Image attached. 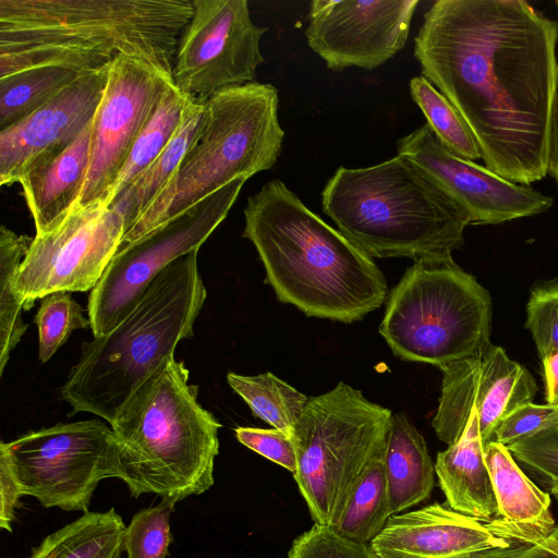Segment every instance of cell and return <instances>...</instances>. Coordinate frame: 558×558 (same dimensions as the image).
<instances>
[{
  "label": "cell",
  "instance_id": "cell-1",
  "mask_svg": "<svg viewBox=\"0 0 558 558\" xmlns=\"http://www.w3.org/2000/svg\"><path fill=\"white\" fill-rule=\"evenodd\" d=\"M558 21L522 0H437L414 38L422 75L452 104L486 168L530 185L548 174Z\"/></svg>",
  "mask_w": 558,
  "mask_h": 558
},
{
  "label": "cell",
  "instance_id": "cell-2",
  "mask_svg": "<svg viewBox=\"0 0 558 558\" xmlns=\"http://www.w3.org/2000/svg\"><path fill=\"white\" fill-rule=\"evenodd\" d=\"M192 13V0H0V78L39 66L94 71L121 54L172 74Z\"/></svg>",
  "mask_w": 558,
  "mask_h": 558
},
{
  "label": "cell",
  "instance_id": "cell-3",
  "mask_svg": "<svg viewBox=\"0 0 558 558\" xmlns=\"http://www.w3.org/2000/svg\"><path fill=\"white\" fill-rule=\"evenodd\" d=\"M242 236L265 267L281 303L306 316L350 324L387 299L373 258L307 208L279 179L265 183L244 208Z\"/></svg>",
  "mask_w": 558,
  "mask_h": 558
},
{
  "label": "cell",
  "instance_id": "cell-4",
  "mask_svg": "<svg viewBox=\"0 0 558 558\" xmlns=\"http://www.w3.org/2000/svg\"><path fill=\"white\" fill-rule=\"evenodd\" d=\"M324 213L369 257L453 263L469 213L426 171L397 155L357 169L339 167L322 192Z\"/></svg>",
  "mask_w": 558,
  "mask_h": 558
},
{
  "label": "cell",
  "instance_id": "cell-5",
  "mask_svg": "<svg viewBox=\"0 0 558 558\" xmlns=\"http://www.w3.org/2000/svg\"><path fill=\"white\" fill-rule=\"evenodd\" d=\"M198 251L165 268L136 307L109 333L83 342L81 355L61 387L72 411L111 424L135 390L166 361L178 343L193 336L207 292Z\"/></svg>",
  "mask_w": 558,
  "mask_h": 558
},
{
  "label": "cell",
  "instance_id": "cell-6",
  "mask_svg": "<svg viewBox=\"0 0 558 558\" xmlns=\"http://www.w3.org/2000/svg\"><path fill=\"white\" fill-rule=\"evenodd\" d=\"M189 371L174 357L162 363L110 424L119 478L133 498L156 494L181 501L214 485L221 424L197 401Z\"/></svg>",
  "mask_w": 558,
  "mask_h": 558
},
{
  "label": "cell",
  "instance_id": "cell-7",
  "mask_svg": "<svg viewBox=\"0 0 558 558\" xmlns=\"http://www.w3.org/2000/svg\"><path fill=\"white\" fill-rule=\"evenodd\" d=\"M278 106V89L268 83L253 81L213 95L194 144L163 191L124 233L118 251L231 181L270 169L284 138Z\"/></svg>",
  "mask_w": 558,
  "mask_h": 558
},
{
  "label": "cell",
  "instance_id": "cell-8",
  "mask_svg": "<svg viewBox=\"0 0 558 558\" xmlns=\"http://www.w3.org/2000/svg\"><path fill=\"white\" fill-rule=\"evenodd\" d=\"M392 413L339 383L308 399L292 434L293 474L315 524L333 529L386 446Z\"/></svg>",
  "mask_w": 558,
  "mask_h": 558
},
{
  "label": "cell",
  "instance_id": "cell-9",
  "mask_svg": "<svg viewBox=\"0 0 558 558\" xmlns=\"http://www.w3.org/2000/svg\"><path fill=\"white\" fill-rule=\"evenodd\" d=\"M488 291L454 262L420 263L390 291L379 332L396 356L438 367L490 344Z\"/></svg>",
  "mask_w": 558,
  "mask_h": 558
},
{
  "label": "cell",
  "instance_id": "cell-10",
  "mask_svg": "<svg viewBox=\"0 0 558 558\" xmlns=\"http://www.w3.org/2000/svg\"><path fill=\"white\" fill-rule=\"evenodd\" d=\"M22 495L44 508L87 512L104 478H119L111 426L93 418L58 423L0 444Z\"/></svg>",
  "mask_w": 558,
  "mask_h": 558
},
{
  "label": "cell",
  "instance_id": "cell-11",
  "mask_svg": "<svg viewBox=\"0 0 558 558\" xmlns=\"http://www.w3.org/2000/svg\"><path fill=\"white\" fill-rule=\"evenodd\" d=\"M247 178H238L187 210L117 251L90 291L94 337L109 333L136 307L151 281L178 258L198 251L225 220Z\"/></svg>",
  "mask_w": 558,
  "mask_h": 558
},
{
  "label": "cell",
  "instance_id": "cell-12",
  "mask_svg": "<svg viewBox=\"0 0 558 558\" xmlns=\"http://www.w3.org/2000/svg\"><path fill=\"white\" fill-rule=\"evenodd\" d=\"M193 13L175 50L172 81L192 99L206 101L218 92L253 82L265 62L266 27L253 23L246 0H192Z\"/></svg>",
  "mask_w": 558,
  "mask_h": 558
},
{
  "label": "cell",
  "instance_id": "cell-13",
  "mask_svg": "<svg viewBox=\"0 0 558 558\" xmlns=\"http://www.w3.org/2000/svg\"><path fill=\"white\" fill-rule=\"evenodd\" d=\"M122 216L106 205L73 210L56 230L35 235L21 263L14 291L28 311L58 291H92L124 235Z\"/></svg>",
  "mask_w": 558,
  "mask_h": 558
},
{
  "label": "cell",
  "instance_id": "cell-14",
  "mask_svg": "<svg viewBox=\"0 0 558 558\" xmlns=\"http://www.w3.org/2000/svg\"><path fill=\"white\" fill-rule=\"evenodd\" d=\"M172 82L171 74L135 57L121 54L111 62L93 119L87 175L73 210L109 207L114 183L137 135Z\"/></svg>",
  "mask_w": 558,
  "mask_h": 558
},
{
  "label": "cell",
  "instance_id": "cell-15",
  "mask_svg": "<svg viewBox=\"0 0 558 558\" xmlns=\"http://www.w3.org/2000/svg\"><path fill=\"white\" fill-rule=\"evenodd\" d=\"M439 368L441 393L432 426L448 446L459 439L475 411L485 447L499 422L521 404L533 402L537 392L532 374L492 343Z\"/></svg>",
  "mask_w": 558,
  "mask_h": 558
},
{
  "label": "cell",
  "instance_id": "cell-16",
  "mask_svg": "<svg viewBox=\"0 0 558 558\" xmlns=\"http://www.w3.org/2000/svg\"><path fill=\"white\" fill-rule=\"evenodd\" d=\"M536 543L501 518L483 521L434 502L391 515L369 547L377 558H515Z\"/></svg>",
  "mask_w": 558,
  "mask_h": 558
},
{
  "label": "cell",
  "instance_id": "cell-17",
  "mask_svg": "<svg viewBox=\"0 0 558 558\" xmlns=\"http://www.w3.org/2000/svg\"><path fill=\"white\" fill-rule=\"evenodd\" d=\"M418 0H313L305 36L331 71L375 70L405 46Z\"/></svg>",
  "mask_w": 558,
  "mask_h": 558
},
{
  "label": "cell",
  "instance_id": "cell-18",
  "mask_svg": "<svg viewBox=\"0 0 558 558\" xmlns=\"http://www.w3.org/2000/svg\"><path fill=\"white\" fill-rule=\"evenodd\" d=\"M401 155L426 171L470 215L475 225H498L547 211L553 198L530 185L506 180L449 151L425 123L397 142Z\"/></svg>",
  "mask_w": 558,
  "mask_h": 558
},
{
  "label": "cell",
  "instance_id": "cell-19",
  "mask_svg": "<svg viewBox=\"0 0 558 558\" xmlns=\"http://www.w3.org/2000/svg\"><path fill=\"white\" fill-rule=\"evenodd\" d=\"M109 65L81 73L47 104L0 131L2 186L19 183L28 171L68 147L89 125L107 85Z\"/></svg>",
  "mask_w": 558,
  "mask_h": 558
},
{
  "label": "cell",
  "instance_id": "cell-20",
  "mask_svg": "<svg viewBox=\"0 0 558 558\" xmlns=\"http://www.w3.org/2000/svg\"><path fill=\"white\" fill-rule=\"evenodd\" d=\"M92 136L93 121L68 147L20 180L36 235L56 230L74 209L89 167Z\"/></svg>",
  "mask_w": 558,
  "mask_h": 558
},
{
  "label": "cell",
  "instance_id": "cell-21",
  "mask_svg": "<svg viewBox=\"0 0 558 558\" xmlns=\"http://www.w3.org/2000/svg\"><path fill=\"white\" fill-rule=\"evenodd\" d=\"M435 473L451 509L483 521L498 518L475 411H472L459 439L438 452Z\"/></svg>",
  "mask_w": 558,
  "mask_h": 558
},
{
  "label": "cell",
  "instance_id": "cell-22",
  "mask_svg": "<svg viewBox=\"0 0 558 558\" xmlns=\"http://www.w3.org/2000/svg\"><path fill=\"white\" fill-rule=\"evenodd\" d=\"M485 462L498 506V518L533 535L538 542L556 526L550 494L541 489L519 466L508 448L497 441L484 447Z\"/></svg>",
  "mask_w": 558,
  "mask_h": 558
},
{
  "label": "cell",
  "instance_id": "cell-23",
  "mask_svg": "<svg viewBox=\"0 0 558 558\" xmlns=\"http://www.w3.org/2000/svg\"><path fill=\"white\" fill-rule=\"evenodd\" d=\"M385 465L391 514L426 500L435 486V463L424 437L403 413L392 414Z\"/></svg>",
  "mask_w": 558,
  "mask_h": 558
},
{
  "label": "cell",
  "instance_id": "cell-24",
  "mask_svg": "<svg viewBox=\"0 0 558 558\" xmlns=\"http://www.w3.org/2000/svg\"><path fill=\"white\" fill-rule=\"evenodd\" d=\"M206 101L189 100L181 124L163 151L110 204L109 208L118 211L123 218L124 233L138 220L173 178L183 157L199 133Z\"/></svg>",
  "mask_w": 558,
  "mask_h": 558
},
{
  "label": "cell",
  "instance_id": "cell-25",
  "mask_svg": "<svg viewBox=\"0 0 558 558\" xmlns=\"http://www.w3.org/2000/svg\"><path fill=\"white\" fill-rule=\"evenodd\" d=\"M125 529L114 508L87 511L46 536L29 558H122Z\"/></svg>",
  "mask_w": 558,
  "mask_h": 558
},
{
  "label": "cell",
  "instance_id": "cell-26",
  "mask_svg": "<svg viewBox=\"0 0 558 558\" xmlns=\"http://www.w3.org/2000/svg\"><path fill=\"white\" fill-rule=\"evenodd\" d=\"M190 99L173 82L168 85L131 148L114 183L110 204L163 151L179 129Z\"/></svg>",
  "mask_w": 558,
  "mask_h": 558
},
{
  "label": "cell",
  "instance_id": "cell-27",
  "mask_svg": "<svg viewBox=\"0 0 558 558\" xmlns=\"http://www.w3.org/2000/svg\"><path fill=\"white\" fill-rule=\"evenodd\" d=\"M227 381L256 417L292 438L308 397L267 372L256 376L228 373Z\"/></svg>",
  "mask_w": 558,
  "mask_h": 558
},
{
  "label": "cell",
  "instance_id": "cell-28",
  "mask_svg": "<svg viewBox=\"0 0 558 558\" xmlns=\"http://www.w3.org/2000/svg\"><path fill=\"white\" fill-rule=\"evenodd\" d=\"M385 448L356 486L339 523L332 529L350 541L369 544L392 515L385 465Z\"/></svg>",
  "mask_w": 558,
  "mask_h": 558
},
{
  "label": "cell",
  "instance_id": "cell-29",
  "mask_svg": "<svg viewBox=\"0 0 558 558\" xmlns=\"http://www.w3.org/2000/svg\"><path fill=\"white\" fill-rule=\"evenodd\" d=\"M80 74L61 66H39L0 78V131L32 114Z\"/></svg>",
  "mask_w": 558,
  "mask_h": 558
},
{
  "label": "cell",
  "instance_id": "cell-30",
  "mask_svg": "<svg viewBox=\"0 0 558 558\" xmlns=\"http://www.w3.org/2000/svg\"><path fill=\"white\" fill-rule=\"evenodd\" d=\"M32 242L33 238L0 227V375L28 327L22 319L24 307L13 286Z\"/></svg>",
  "mask_w": 558,
  "mask_h": 558
},
{
  "label": "cell",
  "instance_id": "cell-31",
  "mask_svg": "<svg viewBox=\"0 0 558 558\" xmlns=\"http://www.w3.org/2000/svg\"><path fill=\"white\" fill-rule=\"evenodd\" d=\"M413 101L421 108L440 143L453 155L474 161L481 150L468 124L452 104L423 75L410 81Z\"/></svg>",
  "mask_w": 558,
  "mask_h": 558
},
{
  "label": "cell",
  "instance_id": "cell-32",
  "mask_svg": "<svg viewBox=\"0 0 558 558\" xmlns=\"http://www.w3.org/2000/svg\"><path fill=\"white\" fill-rule=\"evenodd\" d=\"M34 323L38 328V356L41 363L52 357L73 330L92 327L89 318L83 316L82 306L66 291L41 298Z\"/></svg>",
  "mask_w": 558,
  "mask_h": 558
},
{
  "label": "cell",
  "instance_id": "cell-33",
  "mask_svg": "<svg viewBox=\"0 0 558 558\" xmlns=\"http://www.w3.org/2000/svg\"><path fill=\"white\" fill-rule=\"evenodd\" d=\"M175 500L162 498L154 507L137 511L126 526L123 545L128 558H166L172 542L170 515Z\"/></svg>",
  "mask_w": 558,
  "mask_h": 558
},
{
  "label": "cell",
  "instance_id": "cell-34",
  "mask_svg": "<svg viewBox=\"0 0 558 558\" xmlns=\"http://www.w3.org/2000/svg\"><path fill=\"white\" fill-rule=\"evenodd\" d=\"M525 328L541 360L558 352V277L542 281L531 290Z\"/></svg>",
  "mask_w": 558,
  "mask_h": 558
},
{
  "label": "cell",
  "instance_id": "cell-35",
  "mask_svg": "<svg viewBox=\"0 0 558 558\" xmlns=\"http://www.w3.org/2000/svg\"><path fill=\"white\" fill-rule=\"evenodd\" d=\"M288 558H377L369 544L350 541L331 527L314 524L298 536Z\"/></svg>",
  "mask_w": 558,
  "mask_h": 558
},
{
  "label": "cell",
  "instance_id": "cell-36",
  "mask_svg": "<svg viewBox=\"0 0 558 558\" xmlns=\"http://www.w3.org/2000/svg\"><path fill=\"white\" fill-rule=\"evenodd\" d=\"M507 448L517 461L537 474L548 489L558 487V424Z\"/></svg>",
  "mask_w": 558,
  "mask_h": 558
},
{
  "label": "cell",
  "instance_id": "cell-37",
  "mask_svg": "<svg viewBox=\"0 0 558 558\" xmlns=\"http://www.w3.org/2000/svg\"><path fill=\"white\" fill-rule=\"evenodd\" d=\"M555 424H558V407L527 402L499 422L490 441L508 447Z\"/></svg>",
  "mask_w": 558,
  "mask_h": 558
},
{
  "label": "cell",
  "instance_id": "cell-38",
  "mask_svg": "<svg viewBox=\"0 0 558 558\" xmlns=\"http://www.w3.org/2000/svg\"><path fill=\"white\" fill-rule=\"evenodd\" d=\"M236 439L248 449L283 466L292 474L296 472L295 447L288 435L278 430L256 427L235 428Z\"/></svg>",
  "mask_w": 558,
  "mask_h": 558
},
{
  "label": "cell",
  "instance_id": "cell-39",
  "mask_svg": "<svg viewBox=\"0 0 558 558\" xmlns=\"http://www.w3.org/2000/svg\"><path fill=\"white\" fill-rule=\"evenodd\" d=\"M0 527L11 532L12 523L15 520V511L20 505V498L23 495L14 477L10 462L2 452H0Z\"/></svg>",
  "mask_w": 558,
  "mask_h": 558
},
{
  "label": "cell",
  "instance_id": "cell-40",
  "mask_svg": "<svg viewBox=\"0 0 558 558\" xmlns=\"http://www.w3.org/2000/svg\"><path fill=\"white\" fill-rule=\"evenodd\" d=\"M542 364L546 403L558 407V352L542 359Z\"/></svg>",
  "mask_w": 558,
  "mask_h": 558
},
{
  "label": "cell",
  "instance_id": "cell-41",
  "mask_svg": "<svg viewBox=\"0 0 558 558\" xmlns=\"http://www.w3.org/2000/svg\"><path fill=\"white\" fill-rule=\"evenodd\" d=\"M515 558H558V524L546 538L526 548Z\"/></svg>",
  "mask_w": 558,
  "mask_h": 558
},
{
  "label": "cell",
  "instance_id": "cell-42",
  "mask_svg": "<svg viewBox=\"0 0 558 558\" xmlns=\"http://www.w3.org/2000/svg\"><path fill=\"white\" fill-rule=\"evenodd\" d=\"M558 15V1L555 2ZM558 21V20H557ZM548 173L556 180L558 184V92L555 101L548 154Z\"/></svg>",
  "mask_w": 558,
  "mask_h": 558
},
{
  "label": "cell",
  "instance_id": "cell-43",
  "mask_svg": "<svg viewBox=\"0 0 558 558\" xmlns=\"http://www.w3.org/2000/svg\"><path fill=\"white\" fill-rule=\"evenodd\" d=\"M549 494L555 498V500L558 505V487L549 488Z\"/></svg>",
  "mask_w": 558,
  "mask_h": 558
}]
</instances>
